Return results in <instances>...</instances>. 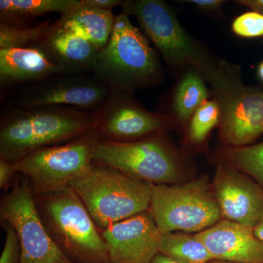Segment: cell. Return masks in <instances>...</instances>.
<instances>
[{"instance_id":"cell-32","label":"cell","mask_w":263,"mask_h":263,"mask_svg":"<svg viewBox=\"0 0 263 263\" xmlns=\"http://www.w3.org/2000/svg\"><path fill=\"white\" fill-rule=\"evenodd\" d=\"M152 263H177L172 259L168 258L162 254H158L153 259Z\"/></svg>"},{"instance_id":"cell-24","label":"cell","mask_w":263,"mask_h":263,"mask_svg":"<svg viewBox=\"0 0 263 263\" xmlns=\"http://www.w3.org/2000/svg\"><path fill=\"white\" fill-rule=\"evenodd\" d=\"M51 25L46 22L31 28H19L0 24V49L34 47L42 41Z\"/></svg>"},{"instance_id":"cell-1","label":"cell","mask_w":263,"mask_h":263,"mask_svg":"<svg viewBox=\"0 0 263 263\" xmlns=\"http://www.w3.org/2000/svg\"><path fill=\"white\" fill-rule=\"evenodd\" d=\"M93 131V112L65 106L15 107L1 119L0 160L15 163L34 151L68 143Z\"/></svg>"},{"instance_id":"cell-12","label":"cell","mask_w":263,"mask_h":263,"mask_svg":"<svg viewBox=\"0 0 263 263\" xmlns=\"http://www.w3.org/2000/svg\"><path fill=\"white\" fill-rule=\"evenodd\" d=\"M110 91L93 75L65 74L29 85L19 95L15 105L21 108L65 106L95 112Z\"/></svg>"},{"instance_id":"cell-3","label":"cell","mask_w":263,"mask_h":263,"mask_svg":"<svg viewBox=\"0 0 263 263\" xmlns=\"http://www.w3.org/2000/svg\"><path fill=\"white\" fill-rule=\"evenodd\" d=\"M48 233L74 263H110L101 231L70 186L34 195Z\"/></svg>"},{"instance_id":"cell-17","label":"cell","mask_w":263,"mask_h":263,"mask_svg":"<svg viewBox=\"0 0 263 263\" xmlns=\"http://www.w3.org/2000/svg\"><path fill=\"white\" fill-rule=\"evenodd\" d=\"M34 47L42 48L67 74L91 72L99 53L86 38L57 22Z\"/></svg>"},{"instance_id":"cell-11","label":"cell","mask_w":263,"mask_h":263,"mask_svg":"<svg viewBox=\"0 0 263 263\" xmlns=\"http://www.w3.org/2000/svg\"><path fill=\"white\" fill-rule=\"evenodd\" d=\"M93 115L98 139L118 143L140 141L164 133L174 122L167 114L148 111L133 95L115 91H110Z\"/></svg>"},{"instance_id":"cell-8","label":"cell","mask_w":263,"mask_h":263,"mask_svg":"<svg viewBox=\"0 0 263 263\" xmlns=\"http://www.w3.org/2000/svg\"><path fill=\"white\" fill-rule=\"evenodd\" d=\"M148 212L161 233L197 234L223 219L212 183L205 176L176 184L152 185Z\"/></svg>"},{"instance_id":"cell-14","label":"cell","mask_w":263,"mask_h":263,"mask_svg":"<svg viewBox=\"0 0 263 263\" xmlns=\"http://www.w3.org/2000/svg\"><path fill=\"white\" fill-rule=\"evenodd\" d=\"M110 263H152L160 254L161 234L149 212L101 231Z\"/></svg>"},{"instance_id":"cell-7","label":"cell","mask_w":263,"mask_h":263,"mask_svg":"<svg viewBox=\"0 0 263 263\" xmlns=\"http://www.w3.org/2000/svg\"><path fill=\"white\" fill-rule=\"evenodd\" d=\"M120 6L122 12L138 20L145 35L155 45L172 72L195 70L204 78L215 66L164 1L125 0Z\"/></svg>"},{"instance_id":"cell-23","label":"cell","mask_w":263,"mask_h":263,"mask_svg":"<svg viewBox=\"0 0 263 263\" xmlns=\"http://www.w3.org/2000/svg\"><path fill=\"white\" fill-rule=\"evenodd\" d=\"M220 108L215 100H207L197 109L187 124L186 138L190 144H204L211 132L220 122Z\"/></svg>"},{"instance_id":"cell-9","label":"cell","mask_w":263,"mask_h":263,"mask_svg":"<svg viewBox=\"0 0 263 263\" xmlns=\"http://www.w3.org/2000/svg\"><path fill=\"white\" fill-rule=\"evenodd\" d=\"M97 138L93 131L68 143L34 151L13 164L29 180L34 195L55 191L89 172L94 164L92 147Z\"/></svg>"},{"instance_id":"cell-25","label":"cell","mask_w":263,"mask_h":263,"mask_svg":"<svg viewBox=\"0 0 263 263\" xmlns=\"http://www.w3.org/2000/svg\"><path fill=\"white\" fill-rule=\"evenodd\" d=\"M231 28L238 37H263V14L254 10L242 13L233 20Z\"/></svg>"},{"instance_id":"cell-31","label":"cell","mask_w":263,"mask_h":263,"mask_svg":"<svg viewBox=\"0 0 263 263\" xmlns=\"http://www.w3.org/2000/svg\"><path fill=\"white\" fill-rule=\"evenodd\" d=\"M254 234L261 241L263 242V216L260 221H259L258 224L254 227L253 229Z\"/></svg>"},{"instance_id":"cell-10","label":"cell","mask_w":263,"mask_h":263,"mask_svg":"<svg viewBox=\"0 0 263 263\" xmlns=\"http://www.w3.org/2000/svg\"><path fill=\"white\" fill-rule=\"evenodd\" d=\"M2 221L15 228L20 241L19 263H74L52 239L36 207L29 180L18 176L0 203Z\"/></svg>"},{"instance_id":"cell-30","label":"cell","mask_w":263,"mask_h":263,"mask_svg":"<svg viewBox=\"0 0 263 263\" xmlns=\"http://www.w3.org/2000/svg\"><path fill=\"white\" fill-rule=\"evenodd\" d=\"M236 3L263 14V0H239Z\"/></svg>"},{"instance_id":"cell-26","label":"cell","mask_w":263,"mask_h":263,"mask_svg":"<svg viewBox=\"0 0 263 263\" xmlns=\"http://www.w3.org/2000/svg\"><path fill=\"white\" fill-rule=\"evenodd\" d=\"M2 226L6 233V239L0 263H19L22 257V248L16 231L8 221H2Z\"/></svg>"},{"instance_id":"cell-29","label":"cell","mask_w":263,"mask_h":263,"mask_svg":"<svg viewBox=\"0 0 263 263\" xmlns=\"http://www.w3.org/2000/svg\"><path fill=\"white\" fill-rule=\"evenodd\" d=\"M85 5L98 9L112 10L117 6H120L121 0H83Z\"/></svg>"},{"instance_id":"cell-4","label":"cell","mask_w":263,"mask_h":263,"mask_svg":"<svg viewBox=\"0 0 263 263\" xmlns=\"http://www.w3.org/2000/svg\"><path fill=\"white\" fill-rule=\"evenodd\" d=\"M152 185L94 162L89 172L70 186L102 231L114 223L148 212Z\"/></svg>"},{"instance_id":"cell-27","label":"cell","mask_w":263,"mask_h":263,"mask_svg":"<svg viewBox=\"0 0 263 263\" xmlns=\"http://www.w3.org/2000/svg\"><path fill=\"white\" fill-rule=\"evenodd\" d=\"M18 174L14 164L4 160H0V188L6 190L15 179V174Z\"/></svg>"},{"instance_id":"cell-16","label":"cell","mask_w":263,"mask_h":263,"mask_svg":"<svg viewBox=\"0 0 263 263\" xmlns=\"http://www.w3.org/2000/svg\"><path fill=\"white\" fill-rule=\"evenodd\" d=\"M67 74L46 51L38 47L0 49V84L6 88L35 84Z\"/></svg>"},{"instance_id":"cell-19","label":"cell","mask_w":263,"mask_h":263,"mask_svg":"<svg viewBox=\"0 0 263 263\" xmlns=\"http://www.w3.org/2000/svg\"><path fill=\"white\" fill-rule=\"evenodd\" d=\"M82 0H1V24L24 28L22 24L46 13L57 12L62 15L82 6Z\"/></svg>"},{"instance_id":"cell-2","label":"cell","mask_w":263,"mask_h":263,"mask_svg":"<svg viewBox=\"0 0 263 263\" xmlns=\"http://www.w3.org/2000/svg\"><path fill=\"white\" fill-rule=\"evenodd\" d=\"M91 74L111 91L133 95L160 84L164 69L146 36L122 12L115 16L111 35L99 51Z\"/></svg>"},{"instance_id":"cell-21","label":"cell","mask_w":263,"mask_h":263,"mask_svg":"<svg viewBox=\"0 0 263 263\" xmlns=\"http://www.w3.org/2000/svg\"><path fill=\"white\" fill-rule=\"evenodd\" d=\"M160 253L177 263H209L214 260L195 234L184 232L162 233Z\"/></svg>"},{"instance_id":"cell-22","label":"cell","mask_w":263,"mask_h":263,"mask_svg":"<svg viewBox=\"0 0 263 263\" xmlns=\"http://www.w3.org/2000/svg\"><path fill=\"white\" fill-rule=\"evenodd\" d=\"M221 157V162L248 175L263 188V142L238 148L230 147Z\"/></svg>"},{"instance_id":"cell-20","label":"cell","mask_w":263,"mask_h":263,"mask_svg":"<svg viewBox=\"0 0 263 263\" xmlns=\"http://www.w3.org/2000/svg\"><path fill=\"white\" fill-rule=\"evenodd\" d=\"M205 80L195 70L184 72L178 83L173 97L174 119L182 125H187L197 109L209 100L210 93Z\"/></svg>"},{"instance_id":"cell-5","label":"cell","mask_w":263,"mask_h":263,"mask_svg":"<svg viewBox=\"0 0 263 263\" xmlns=\"http://www.w3.org/2000/svg\"><path fill=\"white\" fill-rule=\"evenodd\" d=\"M220 108L219 137L230 147L252 145L263 135V90L242 81L240 67L221 61L204 76Z\"/></svg>"},{"instance_id":"cell-15","label":"cell","mask_w":263,"mask_h":263,"mask_svg":"<svg viewBox=\"0 0 263 263\" xmlns=\"http://www.w3.org/2000/svg\"><path fill=\"white\" fill-rule=\"evenodd\" d=\"M195 235L216 260L263 263V242L249 227L222 219Z\"/></svg>"},{"instance_id":"cell-13","label":"cell","mask_w":263,"mask_h":263,"mask_svg":"<svg viewBox=\"0 0 263 263\" xmlns=\"http://www.w3.org/2000/svg\"><path fill=\"white\" fill-rule=\"evenodd\" d=\"M223 219L254 229L263 216V188L233 166L218 163L212 182Z\"/></svg>"},{"instance_id":"cell-18","label":"cell","mask_w":263,"mask_h":263,"mask_svg":"<svg viewBox=\"0 0 263 263\" xmlns=\"http://www.w3.org/2000/svg\"><path fill=\"white\" fill-rule=\"evenodd\" d=\"M82 3L80 8L62 15L57 22L86 38L100 51L110 39L116 15L112 10L88 6L83 0Z\"/></svg>"},{"instance_id":"cell-6","label":"cell","mask_w":263,"mask_h":263,"mask_svg":"<svg viewBox=\"0 0 263 263\" xmlns=\"http://www.w3.org/2000/svg\"><path fill=\"white\" fill-rule=\"evenodd\" d=\"M92 158L95 163L152 184L185 182L184 162L163 133L125 143L97 138Z\"/></svg>"},{"instance_id":"cell-34","label":"cell","mask_w":263,"mask_h":263,"mask_svg":"<svg viewBox=\"0 0 263 263\" xmlns=\"http://www.w3.org/2000/svg\"><path fill=\"white\" fill-rule=\"evenodd\" d=\"M209 263H238V262H228V261L216 260V259H214V260L211 261V262Z\"/></svg>"},{"instance_id":"cell-28","label":"cell","mask_w":263,"mask_h":263,"mask_svg":"<svg viewBox=\"0 0 263 263\" xmlns=\"http://www.w3.org/2000/svg\"><path fill=\"white\" fill-rule=\"evenodd\" d=\"M181 3H191L195 5L199 9L207 12H214L219 10L221 5L226 3L223 0H186L180 1Z\"/></svg>"},{"instance_id":"cell-33","label":"cell","mask_w":263,"mask_h":263,"mask_svg":"<svg viewBox=\"0 0 263 263\" xmlns=\"http://www.w3.org/2000/svg\"><path fill=\"white\" fill-rule=\"evenodd\" d=\"M257 74L260 80L263 81V62H261L258 66V69H257Z\"/></svg>"}]
</instances>
